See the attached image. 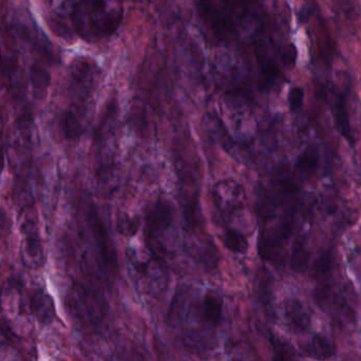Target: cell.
<instances>
[{"mask_svg":"<svg viewBox=\"0 0 361 361\" xmlns=\"http://www.w3.org/2000/svg\"><path fill=\"white\" fill-rule=\"evenodd\" d=\"M71 90L75 101L85 102L97 86L99 69L89 57H75L70 65Z\"/></svg>","mask_w":361,"mask_h":361,"instance_id":"obj_2","label":"cell"},{"mask_svg":"<svg viewBox=\"0 0 361 361\" xmlns=\"http://www.w3.org/2000/svg\"><path fill=\"white\" fill-rule=\"evenodd\" d=\"M51 8L56 16L63 17L72 16L80 0H49Z\"/></svg>","mask_w":361,"mask_h":361,"instance_id":"obj_17","label":"cell"},{"mask_svg":"<svg viewBox=\"0 0 361 361\" xmlns=\"http://www.w3.org/2000/svg\"><path fill=\"white\" fill-rule=\"evenodd\" d=\"M214 203L223 218H229L244 205L245 193L243 187L233 179L219 182L212 192Z\"/></svg>","mask_w":361,"mask_h":361,"instance_id":"obj_3","label":"cell"},{"mask_svg":"<svg viewBox=\"0 0 361 361\" xmlns=\"http://www.w3.org/2000/svg\"><path fill=\"white\" fill-rule=\"evenodd\" d=\"M2 131V117H1V112H0V134H1Z\"/></svg>","mask_w":361,"mask_h":361,"instance_id":"obj_22","label":"cell"},{"mask_svg":"<svg viewBox=\"0 0 361 361\" xmlns=\"http://www.w3.org/2000/svg\"><path fill=\"white\" fill-rule=\"evenodd\" d=\"M309 262V254L302 241H296L292 252V267L294 271L302 273Z\"/></svg>","mask_w":361,"mask_h":361,"instance_id":"obj_15","label":"cell"},{"mask_svg":"<svg viewBox=\"0 0 361 361\" xmlns=\"http://www.w3.org/2000/svg\"><path fill=\"white\" fill-rule=\"evenodd\" d=\"M222 239L225 247L233 254H246L250 247L246 237L235 229H228L225 231Z\"/></svg>","mask_w":361,"mask_h":361,"instance_id":"obj_14","label":"cell"},{"mask_svg":"<svg viewBox=\"0 0 361 361\" xmlns=\"http://www.w3.org/2000/svg\"><path fill=\"white\" fill-rule=\"evenodd\" d=\"M286 318L293 332L302 334L311 326V314L305 304L297 299H290L286 303Z\"/></svg>","mask_w":361,"mask_h":361,"instance_id":"obj_6","label":"cell"},{"mask_svg":"<svg viewBox=\"0 0 361 361\" xmlns=\"http://www.w3.org/2000/svg\"><path fill=\"white\" fill-rule=\"evenodd\" d=\"M23 237H25V252L27 258L38 266L42 260V241L38 235L37 227L32 220L23 224Z\"/></svg>","mask_w":361,"mask_h":361,"instance_id":"obj_7","label":"cell"},{"mask_svg":"<svg viewBox=\"0 0 361 361\" xmlns=\"http://www.w3.org/2000/svg\"><path fill=\"white\" fill-rule=\"evenodd\" d=\"M223 299L214 290H208L202 304V317L212 326H216L222 319Z\"/></svg>","mask_w":361,"mask_h":361,"instance_id":"obj_9","label":"cell"},{"mask_svg":"<svg viewBox=\"0 0 361 361\" xmlns=\"http://www.w3.org/2000/svg\"><path fill=\"white\" fill-rule=\"evenodd\" d=\"M309 353L316 360H329L336 354V347L328 337L317 334L312 339Z\"/></svg>","mask_w":361,"mask_h":361,"instance_id":"obj_12","label":"cell"},{"mask_svg":"<svg viewBox=\"0 0 361 361\" xmlns=\"http://www.w3.org/2000/svg\"><path fill=\"white\" fill-rule=\"evenodd\" d=\"M271 345H273L276 360H288L296 358V352L288 341L273 336L271 337Z\"/></svg>","mask_w":361,"mask_h":361,"instance_id":"obj_16","label":"cell"},{"mask_svg":"<svg viewBox=\"0 0 361 361\" xmlns=\"http://www.w3.org/2000/svg\"><path fill=\"white\" fill-rule=\"evenodd\" d=\"M76 33L89 42L111 35L123 19L121 0H80L71 16Z\"/></svg>","mask_w":361,"mask_h":361,"instance_id":"obj_1","label":"cell"},{"mask_svg":"<svg viewBox=\"0 0 361 361\" xmlns=\"http://www.w3.org/2000/svg\"><path fill=\"white\" fill-rule=\"evenodd\" d=\"M318 163H319V153L317 148L310 146L297 160L296 169L300 175L309 177L317 170Z\"/></svg>","mask_w":361,"mask_h":361,"instance_id":"obj_13","label":"cell"},{"mask_svg":"<svg viewBox=\"0 0 361 361\" xmlns=\"http://www.w3.org/2000/svg\"><path fill=\"white\" fill-rule=\"evenodd\" d=\"M332 110L337 129L350 143H353V135H352L351 124H350L349 114H348L347 101H345L343 93H335Z\"/></svg>","mask_w":361,"mask_h":361,"instance_id":"obj_8","label":"cell"},{"mask_svg":"<svg viewBox=\"0 0 361 361\" xmlns=\"http://www.w3.org/2000/svg\"><path fill=\"white\" fill-rule=\"evenodd\" d=\"M32 309L42 321L50 322L54 318V305L52 300L42 290H37L32 296Z\"/></svg>","mask_w":361,"mask_h":361,"instance_id":"obj_11","label":"cell"},{"mask_svg":"<svg viewBox=\"0 0 361 361\" xmlns=\"http://www.w3.org/2000/svg\"><path fill=\"white\" fill-rule=\"evenodd\" d=\"M2 167H4V154H2L1 148H0V172H1Z\"/></svg>","mask_w":361,"mask_h":361,"instance_id":"obj_21","label":"cell"},{"mask_svg":"<svg viewBox=\"0 0 361 361\" xmlns=\"http://www.w3.org/2000/svg\"><path fill=\"white\" fill-rule=\"evenodd\" d=\"M139 226L140 222L137 218H131L129 216L118 218V230L123 235H135Z\"/></svg>","mask_w":361,"mask_h":361,"instance_id":"obj_18","label":"cell"},{"mask_svg":"<svg viewBox=\"0 0 361 361\" xmlns=\"http://www.w3.org/2000/svg\"><path fill=\"white\" fill-rule=\"evenodd\" d=\"M0 65H1V54H0Z\"/></svg>","mask_w":361,"mask_h":361,"instance_id":"obj_23","label":"cell"},{"mask_svg":"<svg viewBox=\"0 0 361 361\" xmlns=\"http://www.w3.org/2000/svg\"><path fill=\"white\" fill-rule=\"evenodd\" d=\"M4 225H6V218H4V212L0 210V231L4 228Z\"/></svg>","mask_w":361,"mask_h":361,"instance_id":"obj_20","label":"cell"},{"mask_svg":"<svg viewBox=\"0 0 361 361\" xmlns=\"http://www.w3.org/2000/svg\"><path fill=\"white\" fill-rule=\"evenodd\" d=\"M173 210L167 201L154 203L146 215V225L150 233L163 232L173 224Z\"/></svg>","mask_w":361,"mask_h":361,"instance_id":"obj_5","label":"cell"},{"mask_svg":"<svg viewBox=\"0 0 361 361\" xmlns=\"http://www.w3.org/2000/svg\"><path fill=\"white\" fill-rule=\"evenodd\" d=\"M303 97H305V93L300 87H293L288 93V104H290V110L293 112H297L300 110L303 103Z\"/></svg>","mask_w":361,"mask_h":361,"instance_id":"obj_19","label":"cell"},{"mask_svg":"<svg viewBox=\"0 0 361 361\" xmlns=\"http://www.w3.org/2000/svg\"><path fill=\"white\" fill-rule=\"evenodd\" d=\"M85 102H74L71 107L63 114L61 127L66 138L76 140L84 131V119L86 116Z\"/></svg>","mask_w":361,"mask_h":361,"instance_id":"obj_4","label":"cell"},{"mask_svg":"<svg viewBox=\"0 0 361 361\" xmlns=\"http://www.w3.org/2000/svg\"><path fill=\"white\" fill-rule=\"evenodd\" d=\"M30 81H31L32 91L36 99L46 97L50 85V73L42 64L35 63L30 69Z\"/></svg>","mask_w":361,"mask_h":361,"instance_id":"obj_10","label":"cell"}]
</instances>
